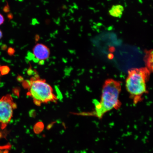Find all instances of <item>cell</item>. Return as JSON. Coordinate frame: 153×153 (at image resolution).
<instances>
[{"label":"cell","mask_w":153,"mask_h":153,"mask_svg":"<svg viewBox=\"0 0 153 153\" xmlns=\"http://www.w3.org/2000/svg\"><path fill=\"white\" fill-rule=\"evenodd\" d=\"M16 106L10 95L7 94L0 99V124L3 129L10 121Z\"/></svg>","instance_id":"277c9868"},{"label":"cell","mask_w":153,"mask_h":153,"mask_svg":"<svg viewBox=\"0 0 153 153\" xmlns=\"http://www.w3.org/2000/svg\"></svg>","instance_id":"7c38bea8"},{"label":"cell","mask_w":153,"mask_h":153,"mask_svg":"<svg viewBox=\"0 0 153 153\" xmlns=\"http://www.w3.org/2000/svg\"><path fill=\"white\" fill-rule=\"evenodd\" d=\"M0 70H1V68H0Z\"/></svg>","instance_id":"8fae6325"},{"label":"cell","mask_w":153,"mask_h":153,"mask_svg":"<svg viewBox=\"0 0 153 153\" xmlns=\"http://www.w3.org/2000/svg\"><path fill=\"white\" fill-rule=\"evenodd\" d=\"M152 69L153 71V66L152 67Z\"/></svg>","instance_id":"30bf717a"},{"label":"cell","mask_w":153,"mask_h":153,"mask_svg":"<svg viewBox=\"0 0 153 153\" xmlns=\"http://www.w3.org/2000/svg\"><path fill=\"white\" fill-rule=\"evenodd\" d=\"M4 22V19L2 15L0 14V25L2 24Z\"/></svg>","instance_id":"52a82bcc"},{"label":"cell","mask_w":153,"mask_h":153,"mask_svg":"<svg viewBox=\"0 0 153 153\" xmlns=\"http://www.w3.org/2000/svg\"><path fill=\"white\" fill-rule=\"evenodd\" d=\"M124 10L123 5L120 4L114 5L109 10L108 13L111 16L114 18H120L123 15Z\"/></svg>","instance_id":"8992f818"},{"label":"cell","mask_w":153,"mask_h":153,"mask_svg":"<svg viewBox=\"0 0 153 153\" xmlns=\"http://www.w3.org/2000/svg\"><path fill=\"white\" fill-rule=\"evenodd\" d=\"M3 37V34L2 33L1 31V30H0V39H1V38L2 37Z\"/></svg>","instance_id":"9c48e42d"},{"label":"cell","mask_w":153,"mask_h":153,"mask_svg":"<svg viewBox=\"0 0 153 153\" xmlns=\"http://www.w3.org/2000/svg\"><path fill=\"white\" fill-rule=\"evenodd\" d=\"M29 94L37 105L54 102L57 99L52 87L45 80L42 79L30 82Z\"/></svg>","instance_id":"3957f363"},{"label":"cell","mask_w":153,"mask_h":153,"mask_svg":"<svg viewBox=\"0 0 153 153\" xmlns=\"http://www.w3.org/2000/svg\"><path fill=\"white\" fill-rule=\"evenodd\" d=\"M50 53L49 48L43 44H36L33 49V56L37 62H43L47 60Z\"/></svg>","instance_id":"5b68a950"},{"label":"cell","mask_w":153,"mask_h":153,"mask_svg":"<svg viewBox=\"0 0 153 153\" xmlns=\"http://www.w3.org/2000/svg\"><path fill=\"white\" fill-rule=\"evenodd\" d=\"M150 71L147 68L134 69L128 71L126 80V88L135 104L141 102L146 93V83Z\"/></svg>","instance_id":"7a4b0ae2"},{"label":"cell","mask_w":153,"mask_h":153,"mask_svg":"<svg viewBox=\"0 0 153 153\" xmlns=\"http://www.w3.org/2000/svg\"><path fill=\"white\" fill-rule=\"evenodd\" d=\"M121 90L120 82L112 79L106 80L103 86L100 102H94L95 110L92 114L101 118L109 111L119 108L121 105L119 100Z\"/></svg>","instance_id":"6da1fadb"},{"label":"cell","mask_w":153,"mask_h":153,"mask_svg":"<svg viewBox=\"0 0 153 153\" xmlns=\"http://www.w3.org/2000/svg\"><path fill=\"white\" fill-rule=\"evenodd\" d=\"M8 53L9 54H12L14 53V49L13 48H9L8 50Z\"/></svg>","instance_id":"ba28073f"}]
</instances>
